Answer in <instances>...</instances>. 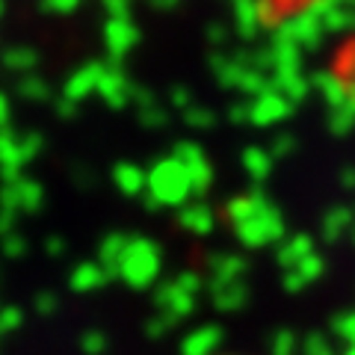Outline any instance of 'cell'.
Segmentation results:
<instances>
[{
	"instance_id": "6da1fadb",
	"label": "cell",
	"mask_w": 355,
	"mask_h": 355,
	"mask_svg": "<svg viewBox=\"0 0 355 355\" xmlns=\"http://www.w3.org/2000/svg\"><path fill=\"white\" fill-rule=\"evenodd\" d=\"M329 77L338 86V92L355 107V27L338 42L335 53L329 60Z\"/></svg>"
},
{
	"instance_id": "7a4b0ae2",
	"label": "cell",
	"mask_w": 355,
	"mask_h": 355,
	"mask_svg": "<svg viewBox=\"0 0 355 355\" xmlns=\"http://www.w3.org/2000/svg\"><path fill=\"white\" fill-rule=\"evenodd\" d=\"M317 3H326V0H258L261 6V15L270 21V24H279V21H287V18H296L314 9Z\"/></svg>"
}]
</instances>
